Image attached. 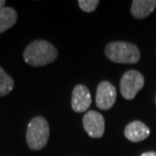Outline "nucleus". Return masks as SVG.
Returning <instances> with one entry per match:
<instances>
[{
  "label": "nucleus",
  "instance_id": "f257e3e1",
  "mask_svg": "<svg viewBox=\"0 0 156 156\" xmlns=\"http://www.w3.org/2000/svg\"><path fill=\"white\" fill-rule=\"evenodd\" d=\"M57 56V49L51 43L43 40L34 41L23 52L24 61L34 67H40L52 63L56 60Z\"/></svg>",
  "mask_w": 156,
  "mask_h": 156
},
{
  "label": "nucleus",
  "instance_id": "f03ea898",
  "mask_svg": "<svg viewBox=\"0 0 156 156\" xmlns=\"http://www.w3.org/2000/svg\"><path fill=\"white\" fill-rule=\"evenodd\" d=\"M105 56L115 63L134 64L140 60V51L135 45L126 42H112L105 47Z\"/></svg>",
  "mask_w": 156,
  "mask_h": 156
},
{
  "label": "nucleus",
  "instance_id": "7ed1b4c3",
  "mask_svg": "<svg viewBox=\"0 0 156 156\" xmlns=\"http://www.w3.org/2000/svg\"><path fill=\"white\" fill-rule=\"evenodd\" d=\"M50 128L45 118L36 117L30 120L27 130V142L32 150H41L49 140Z\"/></svg>",
  "mask_w": 156,
  "mask_h": 156
},
{
  "label": "nucleus",
  "instance_id": "20e7f679",
  "mask_svg": "<svg viewBox=\"0 0 156 156\" xmlns=\"http://www.w3.org/2000/svg\"><path fill=\"white\" fill-rule=\"evenodd\" d=\"M144 86V77L136 70L127 71L121 78L120 90L124 98L133 99Z\"/></svg>",
  "mask_w": 156,
  "mask_h": 156
},
{
  "label": "nucleus",
  "instance_id": "39448f33",
  "mask_svg": "<svg viewBox=\"0 0 156 156\" xmlns=\"http://www.w3.org/2000/svg\"><path fill=\"white\" fill-rule=\"evenodd\" d=\"M117 91L115 86L108 81H101L96 89L95 104L101 110H110L116 102Z\"/></svg>",
  "mask_w": 156,
  "mask_h": 156
},
{
  "label": "nucleus",
  "instance_id": "423d86ee",
  "mask_svg": "<svg viewBox=\"0 0 156 156\" xmlns=\"http://www.w3.org/2000/svg\"><path fill=\"white\" fill-rule=\"evenodd\" d=\"M83 127L91 138H101L105 133V119L98 112L89 111L83 117Z\"/></svg>",
  "mask_w": 156,
  "mask_h": 156
},
{
  "label": "nucleus",
  "instance_id": "0eeeda50",
  "mask_svg": "<svg viewBox=\"0 0 156 156\" xmlns=\"http://www.w3.org/2000/svg\"><path fill=\"white\" fill-rule=\"evenodd\" d=\"M90 105H91V95L89 89L82 84L76 85L72 91V101H71L72 110L76 113H83L88 110Z\"/></svg>",
  "mask_w": 156,
  "mask_h": 156
},
{
  "label": "nucleus",
  "instance_id": "6e6552de",
  "mask_svg": "<svg viewBox=\"0 0 156 156\" xmlns=\"http://www.w3.org/2000/svg\"><path fill=\"white\" fill-rule=\"evenodd\" d=\"M150 135V130L144 123L140 121L131 122L125 128V136L132 142H140L148 138Z\"/></svg>",
  "mask_w": 156,
  "mask_h": 156
},
{
  "label": "nucleus",
  "instance_id": "1a4fd4ad",
  "mask_svg": "<svg viewBox=\"0 0 156 156\" xmlns=\"http://www.w3.org/2000/svg\"><path fill=\"white\" fill-rule=\"evenodd\" d=\"M156 7V0H134L131 6V13L137 20L147 17Z\"/></svg>",
  "mask_w": 156,
  "mask_h": 156
},
{
  "label": "nucleus",
  "instance_id": "9d476101",
  "mask_svg": "<svg viewBox=\"0 0 156 156\" xmlns=\"http://www.w3.org/2000/svg\"><path fill=\"white\" fill-rule=\"evenodd\" d=\"M17 20V13L11 7H3L0 10V34L13 27Z\"/></svg>",
  "mask_w": 156,
  "mask_h": 156
},
{
  "label": "nucleus",
  "instance_id": "9b49d317",
  "mask_svg": "<svg viewBox=\"0 0 156 156\" xmlns=\"http://www.w3.org/2000/svg\"><path fill=\"white\" fill-rule=\"evenodd\" d=\"M14 87L13 79L0 67V96L7 95Z\"/></svg>",
  "mask_w": 156,
  "mask_h": 156
},
{
  "label": "nucleus",
  "instance_id": "f8f14e48",
  "mask_svg": "<svg viewBox=\"0 0 156 156\" xmlns=\"http://www.w3.org/2000/svg\"><path fill=\"white\" fill-rule=\"evenodd\" d=\"M98 4H99L98 0H79L78 1L79 7L85 12L94 11Z\"/></svg>",
  "mask_w": 156,
  "mask_h": 156
},
{
  "label": "nucleus",
  "instance_id": "ddd939ff",
  "mask_svg": "<svg viewBox=\"0 0 156 156\" xmlns=\"http://www.w3.org/2000/svg\"><path fill=\"white\" fill-rule=\"evenodd\" d=\"M141 156H156V152H154V151L145 152V153H143Z\"/></svg>",
  "mask_w": 156,
  "mask_h": 156
},
{
  "label": "nucleus",
  "instance_id": "4468645a",
  "mask_svg": "<svg viewBox=\"0 0 156 156\" xmlns=\"http://www.w3.org/2000/svg\"><path fill=\"white\" fill-rule=\"evenodd\" d=\"M4 4H5V1L4 0H0V10L4 7Z\"/></svg>",
  "mask_w": 156,
  "mask_h": 156
},
{
  "label": "nucleus",
  "instance_id": "2eb2a0df",
  "mask_svg": "<svg viewBox=\"0 0 156 156\" xmlns=\"http://www.w3.org/2000/svg\"><path fill=\"white\" fill-rule=\"evenodd\" d=\"M155 102H156V98H155Z\"/></svg>",
  "mask_w": 156,
  "mask_h": 156
}]
</instances>
